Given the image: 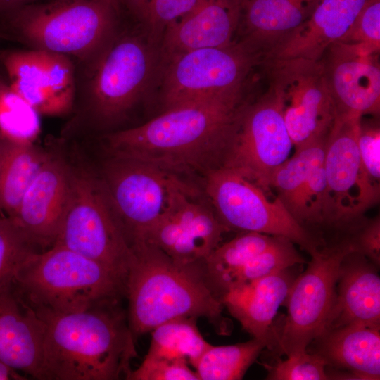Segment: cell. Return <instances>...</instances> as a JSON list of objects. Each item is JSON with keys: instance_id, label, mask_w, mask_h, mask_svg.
Instances as JSON below:
<instances>
[{"instance_id": "1", "label": "cell", "mask_w": 380, "mask_h": 380, "mask_svg": "<svg viewBox=\"0 0 380 380\" xmlns=\"http://www.w3.org/2000/svg\"><path fill=\"white\" fill-rule=\"evenodd\" d=\"M243 91L180 104L138 127L106 137L112 156L179 175L220 167L243 108Z\"/></svg>"}, {"instance_id": "2", "label": "cell", "mask_w": 380, "mask_h": 380, "mask_svg": "<svg viewBox=\"0 0 380 380\" xmlns=\"http://www.w3.org/2000/svg\"><path fill=\"white\" fill-rule=\"evenodd\" d=\"M33 312L44 329L41 380L127 379L137 353L122 301L73 313Z\"/></svg>"}, {"instance_id": "3", "label": "cell", "mask_w": 380, "mask_h": 380, "mask_svg": "<svg viewBox=\"0 0 380 380\" xmlns=\"http://www.w3.org/2000/svg\"><path fill=\"white\" fill-rule=\"evenodd\" d=\"M130 248L125 298L135 340L165 322L186 317L206 318L218 333L229 334L223 305L208 286L203 266L176 262L145 242Z\"/></svg>"}, {"instance_id": "4", "label": "cell", "mask_w": 380, "mask_h": 380, "mask_svg": "<svg viewBox=\"0 0 380 380\" xmlns=\"http://www.w3.org/2000/svg\"><path fill=\"white\" fill-rule=\"evenodd\" d=\"M125 284L108 267L53 244L27 258L18 270L12 289L20 302L33 311L66 314L122 301Z\"/></svg>"}, {"instance_id": "5", "label": "cell", "mask_w": 380, "mask_h": 380, "mask_svg": "<svg viewBox=\"0 0 380 380\" xmlns=\"http://www.w3.org/2000/svg\"><path fill=\"white\" fill-rule=\"evenodd\" d=\"M113 0H53L25 4L10 13L18 37L32 49L90 60L113 35Z\"/></svg>"}, {"instance_id": "6", "label": "cell", "mask_w": 380, "mask_h": 380, "mask_svg": "<svg viewBox=\"0 0 380 380\" xmlns=\"http://www.w3.org/2000/svg\"><path fill=\"white\" fill-rule=\"evenodd\" d=\"M53 244L96 261L126 282L132 251L101 179L71 170L70 194Z\"/></svg>"}, {"instance_id": "7", "label": "cell", "mask_w": 380, "mask_h": 380, "mask_svg": "<svg viewBox=\"0 0 380 380\" xmlns=\"http://www.w3.org/2000/svg\"><path fill=\"white\" fill-rule=\"evenodd\" d=\"M156 46L147 37L114 33L88 61L89 106L97 120L113 122L139 101L159 67Z\"/></svg>"}, {"instance_id": "8", "label": "cell", "mask_w": 380, "mask_h": 380, "mask_svg": "<svg viewBox=\"0 0 380 380\" xmlns=\"http://www.w3.org/2000/svg\"><path fill=\"white\" fill-rule=\"evenodd\" d=\"M204 179L205 196L227 231L284 236L310 255L324 244L277 197L270 200L262 189L237 172L217 167L207 172Z\"/></svg>"}, {"instance_id": "9", "label": "cell", "mask_w": 380, "mask_h": 380, "mask_svg": "<svg viewBox=\"0 0 380 380\" xmlns=\"http://www.w3.org/2000/svg\"><path fill=\"white\" fill-rule=\"evenodd\" d=\"M355 251L349 236L312 253L307 268L294 279L284 303L286 319L274 333L272 349L286 356L303 352L320 336L336 295L341 264Z\"/></svg>"}, {"instance_id": "10", "label": "cell", "mask_w": 380, "mask_h": 380, "mask_svg": "<svg viewBox=\"0 0 380 380\" xmlns=\"http://www.w3.org/2000/svg\"><path fill=\"white\" fill-rule=\"evenodd\" d=\"M261 58L241 44L189 51L164 64L162 99L165 109L180 104L243 91Z\"/></svg>"}, {"instance_id": "11", "label": "cell", "mask_w": 380, "mask_h": 380, "mask_svg": "<svg viewBox=\"0 0 380 380\" xmlns=\"http://www.w3.org/2000/svg\"><path fill=\"white\" fill-rule=\"evenodd\" d=\"M101 182L129 246L144 241L167 210L184 180L178 175L141 160L112 156Z\"/></svg>"}, {"instance_id": "12", "label": "cell", "mask_w": 380, "mask_h": 380, "mask_svg": "<svg viewBox=\"0 0 380 380\" xmlns=\"http://www.w3.org/2000/svg\"><path fill=\"white\" fill-rule=\"evenodd\" d=\"M293 146L282 103L269 86L257 100L245 104L220 167L237 172L267 193L273 172Z\"/></svg>"}, {"instance_id": "13", "label": "cell", "mask_w": 380, "mask_h": 380, "mask_svg": "<svg viewBox=\"0 0 380 380\" xmlns=\"http://www.w3.org/2000/svg\"><path fill=\"white\" fill-rule=\"evenodd\" d=\"M263 65L270 86L282 103L284 122L295 149L327 137L336 111L322 58L276 59Z\"/></svg>"}, {"instance_id": "14", "label": "cell", "mask_w": 380, "mask_h": 380, "mask_svg": "<svg viewBox=\"0 0 380 380\" xmlns=\"http://www.w3.org/2000/svg\"><path fill=\"white\" fill-rule=\"evenodd\" d=\"M362 118L337 117L328 134L324 168L328 193L327 225L353 229L379 201L380 186L365 174L357 147Z\"/></svg>"}, {"instance_id": "15", "label": "cell", "mask_w": 380, "mask_h": 380, "mask_svg": "<svg viewBox=\"0 0 380 380\" xmlns=\"http://www.w3.org/2000/svg\"><path fill=\"white\" fill-rule=\"evenodd\" d=\"M201 196L198 189L184 181L142 242L154 246L179 264L203 266L227 229L208 198Z\"/></svg>"}, {"instance_id": "16", "label": "cell", "mask_w": 380, "mask_h": 380, "mask_svg": "<svg viewBox=\"0 0 380 380\" xmlns=\"http://www.w3.org/2000/svg\"><path fill=\"white\" fill-rule=\"evenodd\" d=\"M68 56L43 50L13 51L2 61L9 85L40 115L61 116L73 106L74 68Z\"/></svg>"}, {"instance_id": "17", "label": "cell", "mask_w": 380, "mask_h": 380, "mask_svg": "<svg viewBox=\"0 0 380 380\" xmlns=\"http://www.w3.org/2000/svg\"><path fill=\"white\" fill-rule=\"evenodd\" d=\"M378 55L360 45L341 42L327 50L322 61L336 118L379 113Z\"/></svg>"}, {"instance_id": "18", "label": "cell", "mask_w": 380, "mask_h": 380, "mask_svg": "<svg viewBox=\"0 0 380 380\" xmlns=\"http://www.w3.org/2000/svg\"><path fill=\"white\" fill-rule=\"evenodd\" d=\"M71 170L51 156L25 193L15 215L10 217L34 246H53L68 205Z\"/></svg>"}, {"instance_id": "19", "label": "cell", "mask_w": 380, "mask_h": 380, "mask_svg": "<svg viewBox=\"0 0 380 380\" xmlns=\"http://www.w3.org/2000/svg\"><path fill=\"white\" fill-rule=\"evenodd\" d=\"M239 17L235 0H199L165 32L158 47L159 67L189 51L232 44Z\"/></svg>"}, {"instance_id": "20", "label": "cell", "mask_w": 380, "mask_h": 380, "mask_svg": "<svg viewBox=\"0 0 380 380\" xmlns=\"http://www.w3.org/2000/svg\"><path fill=\"white\" fill-rule=\"evenodd\" d=\"M350 324L380 327L377 266L355 251L341 264L334 301L322 333Z\"/></svg>"}, {"instance_id": "21", "label": "cell", "mask_w": 380, "mask_h": 380, "mask_svg": "<svg viewBox=\"0 0 380 380\" xmlns=\"http://www.w3.org/2000/svg\"><path fill=\"white\" fill-rule=\"evenodd\" d=\"M318 0H244L235 41L264 63L310 16Z\"/></svg>"}, {"instance_id": "22", "label": "cell", "mask_w": 380, "mask_h": 380, "mask_svg": "<svg viewBox=\"0 0 380 380\" xmlns=\"http://www.w3.org/2000/svg\"><path fill=\"white\" fill-rule=\"evenodd\" d=\"M295 278L289 267L232 288L220 301L246 332L272 349V323Z\"/></svg>"}, {"instance_id": "23", "label": "cell", "mask_w": 380, "mask_h": 380, "mask_svg": "<svg viewBox=\"0 0 380 380\" xmlns=\"http://www.w3.org/2000/svg\"><path fill=\"white\" fill-rule=\"evenodd\" d=\"M366 0H318L308 19L267 58L320 60L350 27Z\"/></svg>"}, {"instance_id": "24", "label": "cell", "mask_w": 380, "mask_h": 380, "mask_svg": "<svg viewBox=\"0 0 380 380\" xmlns=\"http://www.w3.org/2000/svg\"><path fill=\"white\" fill-rule=\"evenodd\" d=\"M44 329L13 289L0 293V360L27 377L41 380Z\"/></svg>"}, {"instance_id": "25", "label": "cell", "mask_w": 380, "mask_h": 380, "mask_svg": "<svg viewBox=\"0 0 380 380\" xmlns=\"http://www.w3.org/2000/svg\"><path fill=\"white\" fill-rule=\"evenodd\" d=\"M380 327L350 324L322 333L312 343L327 367L346 370L354 379H380Z\"/></svg>"}, {"instance_id": "26", "label": "cell", "mask_w": 380, "mask_h": 380, "mask_svg": "<svg viewBox=\"0 0 380 380\" xmlns=\"http://www.w3.org/2000/svg\"><path fill=\"white\" fill-rule=\"evenodd\" d=\"M50 155L33 144L4 139L0 154V214L12 217L27 189Z\"/></svg>"}, {"instance_id": "27", "label": "cell", "mask_w": 380, "mask_h": 380, "mask_svg": "<svg viewBox=\"0 0 380 380\" xmlns=\"http://www.w3.org/2000/svg\"><path fill=\"white\" fill-rule=\"evenodd\" d=\"M279 236L246 232L220 244L203 265L205 281L214 295L219 299L231 277L251 259L272 246Z\"/></svg>"}, {"instance_id": "28", "label": "cell", "mask_w": 380, "mask_h": 380, "mask_svg": "<svg viewBox=\"0 0 380 380\" xmlns=\"http://www.w3.org/2000/svg\"><path fill=\"white\" fill-rule=\"evenodd\" d=\"M196 318H177L151 331L146 356L186 361L194 368L212 344L200 333Z\"/></svg>"}, {"instance_id": "29", "label": "cell", "mask_w": 380, "mask_h": 380, "mask_svg": "<svg viewBox=\"0 0 380 380\" xmlns=\"http://www.w3.org/2000/svg\"><path fill=\"white\" fill-rule=\"evenodd\" d=\"M265 345L252 338L233 345L211 346L195 367L199 380L241 379Z\"/></svg>"}, {"instance_id": "30", "label": "cell", "mask_w": 380, "mask_h": 380, "mask_svg": "<svg viewBox=\"0 0 380 380\" xmlns=\"http://www.w3.org/2000/svg\"><path fill=\"white\" fill-rule=\"evenodd\" d=\"M327 139L296 150L273 172L270 188L276 191L277 197L288 211L312 170L323 162Z\"/></svg>"}, {"instance_id": "31", "label": "cell", "mask_w": 380, "mask_h": 380, "mask_svg": "<svg viewBox=\"0 0 380 380\" xmlns=\"http://www.w3.org/2000/svg\"><path fill=\"white\" fill-rule=\"evenodd\" d=\"M39 114L0 79V136L11 142L33 144L40 132Z\"/></svg>"}, {"instance_id": "32", "label": "cell", "mask_w": 380, "mask_h": 380, "mask_svg": "<svg viewBox=\"0 0 380 380\" xmlns=\"http://www.w3.org/2000/svg\"><path fill=\"white\" fill-rule=\"evenodd\" d=\"M294 244L290 239L279 236L272 246L251 259L231 277L222 291V296L236 286L305 262Z\"/></svg>"}, {"instance_id": "33", "label": "cell", "mask_w": 380, "mask_h": 380, "mask_svg": "<svg viewBox=\"0 0 380 380\" xmlns=\"http://www.w3.org/2000/svg\"><path fill=\"white\" fill-rule=\"evenodd\" d=\"M144 27L148 39L160 43L166 30L189 13L199 0H122Z\"/></svg>"}, {"instance_id": "34", "label": "cell", "mask_w": 380, "mask_h": 380, "mask_svg": "<svg viewBox=\"0 0 380 380\" xmlns=\"http://www.w3.org/2000/svg\"><path fill=\"white\" fill-rule=\"evenodd\" d=\"M34 247L10 217L0 215V293L13 288L18 270Z\"/></svg>"}, {"instance_id": "35", "label": "cell", "mask_w": 380, "mask_h": 380, "mask_svg": "<svg viewBox=\"0 0 380 380\" xmlns=\"http://www.w3.org/2000/svg\"><path fill=\"white\" fill-rule=\"evenodd\" d=\"M270 380H326L330 379L327 362L319 354L305 350L287 355L274 365L263 364Z\"/></svg>"}, {"instance_id": "36", "label": "cell", "mask_w": 380, "mask_h": 380, "mask_svg": "<svg viewBox=\"0 0 380 380\" xmlns=\"http://www.w3.org/2000/svg\"><path fill=\"white\" fill-rule=\"evenodd\" d=\"M338 42L379 53L380 0H366L349 30Z\"/></svg>"}, {"instance_id": "37", "label": "cell", "mask_w": 380, "mask_h": 380, "mask_svg": "<svg viewBox=\"0 0 380 380\" xmlns=\"http://www.w3.org/2000/svg\"><path fill=\"white\" fill-rule=\"evenodd\" d=\"M182 360L145 356L140 366L130 372L128 380H199L196 371Z\"/></svg>"}, {"instance_id": "38", "label": "cell", "mask_w": 380, "mask_h": 380, "mask_svg": "<svg viewBox=\"0 0 380 380\" xmlns=\"http://www.w3.org/2000/svg\"><path fill=\"white\" fill-rule=\"evenodd\" d=\"M357 147L365 174L380 186V128L377 123H365L361 119Z\"/></svg>"}, {"instance_id": "39", "label": "cell", "mask_w": 380, "mask_h": 380, "mask_svg": "<svg viewBox=\"0 0 380 380\" xmlns=\"http://www.w3.org/2000/svg\"><path fill=\"white\" fill-rule=\"evenodd\" d=\"M352 231V234L349 237L355 251L365 256L379 267L380 265L379 216L360 223Z\"/></svg>"}, {"instance_id": "40", "label": "cell", "mask_w": 380, "mask_h": 380, "mask_svg": "<svg viewBox=\"0 0 380 380\" xmlns=\"http://www.w3.org/2000/svg\"><path fill=\"white\" fill-rule=\"evenodd\" d=\"M27 376L0 360V380H25Z\"/></svg>"}, {"instance_id": "41", "label": "cell", "mask_w": 380, "mask_h": 380, "mask_svg": "<svg viewBox=\"0 0 380 380\" xmlns=\"http://www.w3.org/2000/svg\"><path fill=\"white\" fill-rule=\"evenodd\" d=\"M30 0H0V14H8Z\"/></svg>"}, {"instance_id": "42", "label": "cell", "mask_w": 380, "mask_h": 380, "mask_svg": "<svg viewBox=\"0 0 380 380\" xmlns=\"http://www.w3.org/2000/svg\"><path fill=\"white\" fill-rule=\"evenodd\" d=\"M3 141H4V138H2V137L0 136V154H1V146H2Z\"/></svg>"}, {"instance_id": "43", "label": "cell", "mask_w": 380, "mask_h": 380, "mask_svg": "<svg viewBox=\"0 0 380 380\" xmlns=\"http://www.w3.org/2000/svg\"><path fill=\"white\" fill-rule=\"evenodd\" d=\"M235 1L239 4V6H240L241 4L244 0H235Z\"/></svg>"}, {"instance_id": "44", "label": "cell", "mask_w": 380, "mask_h": 380, "mask_svg": "<svg viewBox=\"0 0 380 380\" xmlns=\"http://www.w3.org/2000/svg\"><path fill=\"white\" fill-rule=\"evenodd\" d=\"M113 1L118 3V0H113Z\"/></svg>"}]
</instances>
